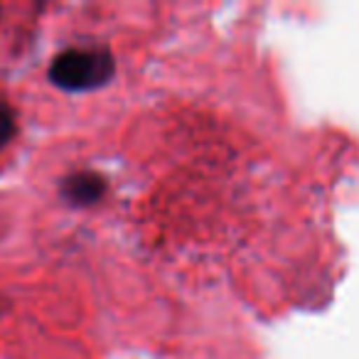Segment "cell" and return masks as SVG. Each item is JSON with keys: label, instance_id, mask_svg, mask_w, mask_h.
<instances>
[{"label": "cell", "instance_id": "obj_1", "mask_svg": "<svg viewBox=\"0 0 359 359\" xmlns=\"http://www.w3.org/2000/svg\"><path fill=\"white\" fill-rule=\"evenodd\" d=\"M114 74V60L101 50H67L55 57L50 79L67 91L96 89Z\"/></svg>", "mask_w": 359, "mask_h": 359}, {"label": "cell", "instance_id": "obj_2", "mask_svg": "<svg viewBox=\"0 0 359 359\" xmlns=\"http://www.w3.org/2000/svg\"><path fill=\"white\" fill-rule=\"evenodd\" d=\"M106 190V180L96 172H76L69 175L65 180V185H62V192L65 197L72 202V205H94L96 200H101Z\"/></svg>", "mask_w": 359, "mask_h": 359}, {"label": "cell", "instance_id": "obj_3", "mask_svg": "<svg viewBox=\"0 0 359 359\" xmlns=\"http://www.w3.org/2000/svg\"><path fill=\"white\" fill-rule=\"evenodd\" d=\"M13 133H15V118H13V111L0 101V148L13 138Z\"/></svg>", "mask_w": 359, "mask_h": 359}]
</instances>
